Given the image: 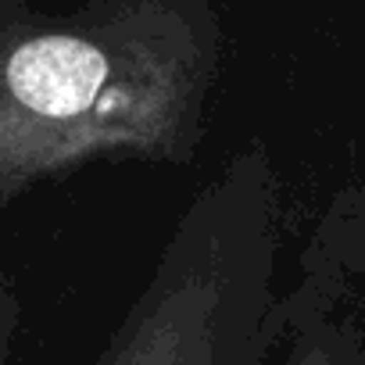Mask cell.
I'll use <instances>...</instances> for the list:
<instances>
[{"label": "cell", "instance_id": "2", "mask_svg": "<svg viewBox=\"0 0 365 365\" xmlns=\"http://www.w3.org/2000/svg\"><path fill=\"white\" fill-rule=\"evenodd\" d=\"M111 54L90 33L26 36L0 65V93L8 108L43 125L86 122L111 97Z\"/></svg>", "mask_w": 365, "mask_h": 365}, {"label": "cell", "instance_id": "3", "mask_svg": "<svg viewBox=\"0 0 365 365\" xmlns=\"http://www.w3.org/2000/svg\"><path fill=\"white\" fill-rule=\"evenodd\" d=\"M287 365H344V340H340V333H333L329 326H312L297 340V347H294Z\"/></svg>", "mask_w": 365, "mask_h": 365}, {"label": "cell", "instance_id": "1", "mask_svg": "<svg viewBox=\"0 0 365 365\" xmlns=\"http://www.w3.org/2000/svg\"><path fill=\"white\" fill-rule=\"evenodd\" d=\"M269 279L272 187L255 150L194 205L97 365H265Z\"/></svg>", "mask_w": 365, "mask_h": 365}, {"label": "cell", "instance_id": "4", "mask_svg": "<svg viewBox=\"0 0 365 365\" xmlns=\"http://www.w3.org/2000/svg\"><path fill=\"white\" fill-rule=\"evenodd\" d=\"M4 351H8V312H0V365H4Z\"/></svg>", "mask_w": 365, "mask_h": 365}]
</instances>
